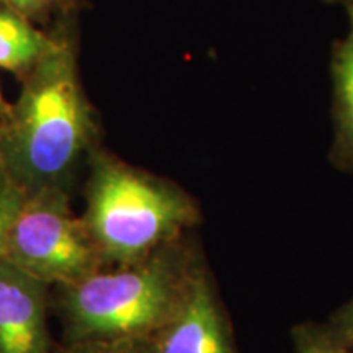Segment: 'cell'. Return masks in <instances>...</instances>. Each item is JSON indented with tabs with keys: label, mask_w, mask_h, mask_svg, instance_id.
<instances>
[{
	"label": "cell",
	"mask_w": 353,
	"mask_h": 353,
	"mask_svg": "<svg viewBox=\"0 0 353 353\" xmlns=\"http://www.w3.org/2000/svg\"><path fill=\"white\" fill-rule=\"evenodd\" d=\"M79 17L57 19L52 46L21 82L19 99L0 118V165L23 195L69 190L99 145L100 123L79 70Z\"/></svg>",
	"instance_id": "cell-1"
},
{
	"label": "cell",
	"mask_w": 353,
	"mask_h": 353,
	"mask_svg": "<svg viewBox=\"0 0 353 353\" xmlns=\"http://www.w3.org/2000/svg\"><path fill=\"white\" fill-rule=\"evenodd\" d=\"M200 263L183 237L136 263L57 286L70 342L152 337L183 303Z\"/></svg>",
	"instance_id": "cell-2"
},
{
	"label": "cell",
	"mask_w": 353,
	"mask_h": 353,
	"mask_svg": "<svg viewBox=\"0 0 353 353\" xmlns=\"http://www.w3.org/2000/svg\"><path fill=\"white\" fill-rule=\"evenodd\" d=\"M87 164L82 219L108 267L144 260L200 223L195 198L170 180L126 164L100 145Z\"/></svg>",
	"instance_id": "cell-3"
},
{
	"label": "cell",
	"mask_w": 353,
	"mask_h": 353,
	"mask_svg": "<svg viewBox=\"0 0 353 353\" xmlns=\"http://www.w3.org/2000/svg\"><path fill=\"white\" fill-rule=\"evenodd\" d=\"M3 259L50 286L76 283L108 267L63 187L23 195L8 229Z\"/></svg>",
	"instance_id": "cell-4"
},
{
	"label": "cell",
	"mask_w": 353,
	"mask_h": 353,
	"mask_svg": "<svg viewBox=\"0 0 353 353\" xmlns=\"http://www.w3.org/2000/svg\"><path fill=\"white\" fill-rule=\"evenodd\" d=\"M151 342L154 353H237L226 311L203 262L183 303Z\"/></svg>",
	"instance_id": "cell-5"
},
{
	"label": "cell",
	"mask_w": 353,
	"mask_h": 353,
	"mask_svg": "<svg viewBox=\"0 0 353 353\" xmlns=\"http://www.w3.org/2000/svg\"><path fill=\"white\" fill-rule=\"evenodd\" d=\"M50 285L0 259V353H50Z\"/></svg>",
	"instance_id": "cell-6"
},
{
	"label": "cell",
	"mask_w": 353,
	"mask_h": 353,
	"mask_svg": "<svg viewBox=\"0 0 353 353\" xmlns=\"http://www.w3.org/2000/svg\"><path fill=\"white\" fill-rule=\"evenodd\" d=\"M347 13L348 33L334 43L330 56L334 141L329 157L337 169L353 172V8Z\"/></svg>",
	"instance_id": "cell-7"
},
{
	"label": "cell",
	"mask_w": 353,
	"mask_h": 353,
	"mask_svg": "<svg viewBox=\"0 0 353 353\" xmlns=\"http://www.w3.org/2000/svg\"><path fill=\"white\" fill-rule=\"evenodd\" d=\"M51 46L50 30L38 28V25L0 2V69L23 81Z\"/></svg>",
	"instance_id": "cell-8"
},
{
	"label": "cell",
	"mask_w": 353,
	"mask_h": 353,
	"mask_svg": "<svg viewBox=\"0 0 353 353\" xmlns=\"http://www.w3.org/2000/svg\"><path fill=\"white\" fill-rule=\"evenodd\" d=\"M296 353H353V343L329 324H299L291 332Z\"/></svg>",
	"instance_id": "cell-9"
},
{
	"label": "cell",
	"mask_w": 353,
	"mask_h": 353,
	"mask_svg": "<svg viewBox=\"0 0 353 353\" xmlns=\"http://www.w3.org/2000/svg\"><path fill=\"white\" fill-rule=\"evenodd\" d=\"M32 23L50 28L57 19L81 13L88 7L87 0H0Z\"/></svg>",
	"instance_id": "cell-10"
},
{
	"label": "cell",
	"mask_w": 353,
	"mask_h": 353,
	"mask_svg": "<svg viewBox=\"0 0 353 353\" xmlns=\"http://www.w3.org/2000/svg\"><path fill=\"white\" fill-rule=\"evenodd\" d=\"M50 353H154V348L151 337L114 339V341L70 342L63 350Z\"/></svg>",
	"instance_id": "cell-11"
},
{
	"label": "cell",
	"mask_w": 353,
	"mask_h": 353,
	"mask_svg": "<svg viewBox=\"0 0 353 353\" xmlns=\"http://www.w3.org/2000/svg\"><path fill=\"white\" fill-rule=\"evenodd\" d=\"M21 200H23L21 190L12 182L10 176L0 165V259H3L8 229L20 208Z\"/></svg>",
	"instance_id": "cell-12"
},
{
	"label": "cell",
	"mask_w": 353,
	"mask_h": 353,
	"mask_svg": "<svg viewBox=\"0 0 353 353\" xmlns=\"http://www.w3.org/2000/svg\"><path fill=\"white\" fill-rule=\"evenodd\" d=\"M329 324L332 325L343 339H347L348 342L353 343V298L335 312Z\"/></svg>",
	"instance_id": "cell-13"
},
{
	"label": "cell",
	"mask_w": 353,
	"mask_h": 353,
	"mask_svg": "<svg viewBox=\"0 0 353 353\" xmlns=\"http://www.w3.org/2000/svg\"><path fill=\"white\" fill-rule=\"evenodd\" d=\"M8 108H10V103H8V101L3 99L2 88H0V118L6 117L7 112H8Z\"/></svg>",
	"instance_id": "cell-14"
},
{
	"label": "cell",
	"mask_w": 353,
	"mask_h": 353,
	"mask_svg": "<svg viewBox=\"0 0 353 353\" xmlns=\"http://www.w3.org/2000/svg\"><path fill=\"white\" fill-rule=\"evenodd\" d=\"M327 3H337V6H342L345 10H350L353 8V0H324Z\"/></svg>",
	"instance_id": "cell-15"
}]
</instances>
